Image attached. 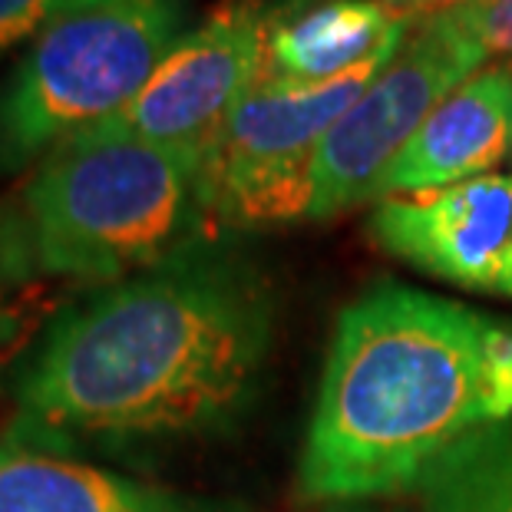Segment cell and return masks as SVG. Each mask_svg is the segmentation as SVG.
Returning a JSON list of instances; mask_svg holds the SVG:
<instances>
[{"mask_svg": "<svg viewBox=\"0 0 512 512\" xmlns=\"http://www.w3.org/2000/svg\"><path fill=\"white\" fill-rule=\"evenodd\" d=\"M275 337V281L202 232L57 311L10 384L17 433L110 450L219 440L258 407Z\"/></svg>", "mask_w": 512, "mask_h": 512, "instance_id": "obj_1", "label": "cell"}, {"mask_svg": "<svg viewBox=\"0 0 512 512\" xmlns=\"http://www.w3.org/2000/svg\"><path fill=\"white\" fill-rule=\"evenodd\" d=\"M503 423H512L509 324L377 281L334 321L298 489L318 506L420 489L446 453Z\"/></svg>", "mask_w": 512, "mask_h": 512, "instance_id": "obj_2", "label": "cell"}, {"mask_svg": "<svg viewBox=\"0 0 512 512\" xmlns=\"http://www.w3.org/2000/svg\"><path fill=\"white\" fill-rule=\"evenodd\" d=\"M195 152L80 133L47 152L20 192L30 271L103 288L159 265L209 232Z\"/></svg>", "mask_w": 512, "mask_h": 512, "instance_id": "obj_3", "label": "cell"}, {"mask_svg": "<svg viewBox=\"0 0 512 512\" xmlns=\"http://www.w3.org/2000/svg\"><path fill=\"white\" fill-rule=\"evenodd\" d=\"M182 37V0L60 4L0 83V176L123 113Z\"/></svg>", "mask_w": 512, "mask_h": 512, "instance_id": "obj_4", "label": "cell"}, {"mask_svg": "<svg viewBox=\"0 0 512 512\" xmlns=\"http://www.w3.org/2000/svg\"><path fill=\"white\" fill-rule=\"evenodd\" d=\"M397 50L328 83H298L261 70L199 159L205 228L245 235L308 219L321 143Z\"/></svg>", "mask_w": 512, "mask_h": 512, "instance_id": "obj_5", "label": "cell"}, {"mask_svg": "<svg viewBox=\"0 0 512 512\" xmlns=\"http://www.w3.org/2000/svg\"><path fill=\"white\" fill-rule=\"evenodd\" d=\"M483 67L486 57L473 43L446 34L427 17H413L400 50L321 143L308 219H337L364 202H377L387 169L417 136L423 119Z\"/></svg>", "mask_w": 512, "mask_h": 512, "instance_id": "obj_6", "label": "cell"}, {"mask_svg": "<svg viewBox=\"0 0 512 512\" xmlns=\"http://www.w3.org/2000/svg\"><path fill=\"white\" fill-rule=\"evenodd\" d=\"M261 20L265 4L258 0L219 7L199 27L185 30L123 113L93 129L202 156L265 70Z\"/></svg>", "mask_w": 512, "mask_h": 512, "instance_id": "obj_7", "label": "cell"}, {"mask_svg": "<svg viewBox=\"0 0 512 512\" xmlns=\"http://www.w3.org/2000/svg\"><path fill=\"white\" fill-rule=\"evenodd\" d=\"M367 235L420 275L512 301V176L489 172L440 192L380 199Z\"/></svg>", "mask_w": 512, "mask_h": 512, "instance_id": "obj_8", "label": "cell"}, {"mask_svg": "<svg viewBox=\"0 0 512 512\" xmlns=\"http://www.w3.org/2000/svg\"><path fill=\"white\" fill-rule=\"evenodd\" d=\"M0 512H252L242 499L185 493L80 460L27 433L0 437Z\"/></svg>", "mask_w": 512, "mask_h": 512, "instance_id": "obj_9", "label": "cell"}, {"mask_svg": "<svg viewBox=\"0 0 512 512\" xmlns=\"http://www.w3.org/2000/svg\"><path fill=\"white\" fill-rule=\"evenodd\" d=\"M512 152V63L473 73L433 110L387 169L377 202L440 192L496 172Z\"/></svg>", "mask_w": 512, "mask_h": 512, "instance_id": "obj_10", "label": "cell"}, {"mask_svg": "<svg viewBox=\"0 0 512 512\" xmlns=\"http://www.w3.org/2000/svg\"><path fill=\"white\" fill-rule=\"evenodd\" d=\"M413 17L384 0H271L265 4V73L328 83L400 47Z\"/></svg>", "mask_w": 512, "mask_h": 512, "instance_id": "obj_11", "label": "cell"}, {"mask_svg": "<svg viewBox=\"0 0 512 512\" xmlns=\"http://www.w3.org/2000/svg\"><path fill=\"white\" fill-rule=\"evenodd\" d=\"M417 493L420 512H512V423L446 453Z\"/></svg>", "mask_w": 512, "mask_h": 512, "instance_id": "obj_12", "label": "cell"}, {"mask_svg": "<svg viewBox=\"0 0 512 512\" xmlns=\"http://www.w3.org/2000/svg\"><path fill=\"white\" fill-rule=\"evenodd\" d=\"M423 17L443 27L446 34L473 43L486 60H512V0H463Z\"/></svg>", "mask_w": 512, "mask_h": 512, "instance_id": "obj_13", "label": "cell"}, {"mask_svg": "<svg viewBox=\"0 0 512 512\" xmlns=\"http://www.w3.org/2000/svg\"><path fill=\"white\" fill-rule=\"evenodd\" d=\"M57 7L60 0H0V57L17 43L34 40Z\"/></svg>", "mask_w": 512, "mask_h": 512, "instance_id": "obj_14", "label": "cell"}, {"mask_svg": "<svg viewBox=\"0 0 512 512\" xmlns=\"http://www.w3.org/2000/svg\"><path fill=\"white\" fill-rule=\"evenodd\" d=\"M384 4L394 10V14L423 17V14H437V10H446V7H456V4H463V0H384Z\"/></svg>", "mask_w": 512, "mask_h": 512, "instance_id": "obj_15", "label": "cell"}, {"mask_svg": "<svg viewBox=\"0 0 512 512\" xmlns=\"http://www.w3.org/2000/svg\"><path fill=\"white\" fill-rule=\"evenodd\" d=\"M7 275H4V265H0V281H4ZM7 334H10V321H7V314H4V308H0V347H4V341H7Z\"/></svg>", "mask_w": 512, "mask_h": 512, "instance_id": "obj_16", "label": "cell"}, {"mask_svg": "<svg viewBox=\"0 0 512 512\" xmlns=\"http://www.w3.org/2000/svg\"><path fill=\"white\" fill-rule=\"evenodd\" d=\"M0 374H4V347H0Z\"/></svg>", "mask_w": 512, "mask_h": 512, "instance_id": "obj_17", "label": "cell"}, {"mask_svg": "<svg viewBox=\"0 0 512 512\" xmlns=\"http://www.w3.org/2000/svg\"><path fill=\"white\" fill-rule=\"evenodd\" d=\"M60 4H70V0H60Z\"/></svg>", "mask_w": 512, "mask_h": 512, "instance_id": "obj_18", "label": "cell"}]
</instances>
